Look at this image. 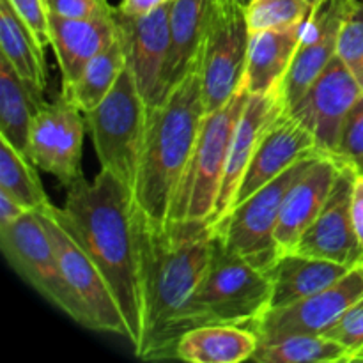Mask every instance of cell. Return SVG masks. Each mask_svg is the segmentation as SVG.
I'll list each match as a JSON object with an SVG mask.
<instances>
[{"label": "cell", "instance_id": "1", "mask_svg": "<svg viewBox=\"0 0 363 363\" xmlns=\"http://www.w3.org/2000/svg\"><path fill=\"white\" fill-rule=\"evenodd\" d=\"M142 293L140 360H176V346L188 332L191 301L208 268L215 225L169 222L158 225L131 209Z\"/></svg>", "mask_w": 363, "mask_h": 363}, {"label": "cell", "instance_id": "2", "mask_svg": "<svg viewBox=\"0 0 363 363\" xmlns=\"http://www.w3.org/2000/svg\"><path fill=\"white\" fill-rule=\"evenodd\" d=\"M64 208L52 213L92 259L124 315L133 353L142 339V293L131 209L133 194L108 170L92 183L82 177L66 188Z\"/></svg>", "mask_w": 363, "mask_h": 363}, {"label": "cell", "instance_id": "3", "mask_svg": "<svg viewBox=\"0 0 363 363\" xmlns=\"http://www.w3.org/2000/svg\"><path fill=\"white\" fill-rule=\"evenodd\" d=\"M201 52L186 77L149 110L133 202L158 225L169 223L170 206L188 165L202 119Z\"/></svg>", "mask_w": 363, "mask_h": 363}, {"label": "cell", "instance_id": "4", "mask_svg": "<svg viewBox=\"0 0 363 363\" xmlns=\"http://www.w3.org/2000/svg\"><path fill=\"white\" fill-rule=\"evenodd\" d=\"M269 273L229 250L215 233L208 268L191 301L188 332L204 325L250 328L269 311Z\"/></svg>", "mask_w": 363, "mask_h": 363}, {"label": "cell", "instance_id": "5", "mask_svg": "<svg viewBox=\"0 0 363 363\" xmlns=\"http://www.w3.org/2000/svg\"><path fill=\"white\" fill-rule=\"evenodd\" d=\"M248 98V89H240L222 108L204 116L194 152L174 195L169 222L213 223L230 142Z\"/></svg>", "mask_w": 363, "mask_h": 363}, {"label": "cell", "instance_id": "6", "mask_svg": "<svg viewBox=\"0 0 363 363\" xmlns=\"http://www.w3.org/2000/svg\"><path fill=\"white\" fill-rule=\"evenodd\" d=\"M84 117L101 169L133 194L149 110L128 64L106 98Z\"/></svg>", "mask_w": 363, "mask_h": 363}, {"label": "cell", "instance_id": "7", "mask_svg": "<svg viewBox=\"0 0 363 363\" xmlns=\"http://www.w3.org/2000/svg\"><path fill=\"white\" fill-rule=\"evenodd\" d=\"M250 23L238 0H213L201 46V92L204 113L222 108L245 87Z\"/></svg>", "mask_w": 363, "mask_h": 363}, {"label": "cell", "instance_id": "8", "mask_svg": "<svg viewBox=\"0 0 363 363\" xmlns=\"http://www.w3.org/2000/svg\"><path fill=\"white\" fill-rule=\"evenodd\" d=\"M319 155L308 156L269 181L255 194L234 206L215 225L216 236L229 250L247 259L255 268L268 273L282 252L275 241V229L280 208L294 181L312 165Z\"/></svg>", "mask_w": 363, "mask_h": 363}, {"label": "cell", "instance_id": "9", "mask_svg": "<svg viewBox=\"0 0 363 363\" xmlns=\"http://www.w3.org/2000/svg\"><path fill=\"white\" fill-rule=\"evenodd\" d=\"M52 206L45 211H39L38 215L55 248L64 282L80 308V326L92 332L112 333L130 340L124 315L105 277L73 240V236L64 229L62 223L55 218Z\"/></svg>", "mask_w": 363, "mask_h": 363}, {"label": "cell", "instance_id": "10", "mask_svg": "<svg viewBox=\"0 0 363 363\" xmlns=\"http://www.w3.org/2000/svg\"><path fill=\"white\" fill-rule=\"evenodd\" d=\"M0 250L11 268L46 301L80 325L82 315L59 268L55 248L35 211L0 227Z\"/></svg>", "mask_w": 363, "mask_h": 363}, {"label": "cell", "instance_id": "11", "mask_svg": "<svg viewBox=\"0 0 363 363\" xmlns=\"http://www.w3.org/2000/svg\"><path fill=\"white\" fill-rule=\"evenodd\" d=\"M170 0L144 14H126L116 7L119 39L126 64L147 110L165 99V71L170 50Z\"/></svg>", "mask_w": 363, "mask_h": 363}, {"label": "cell", "instance_id": "12", "mask_svg": "<svg viewBox=\"0 0 363 363\" xmlns=\"http://www.w3.org/2000/svg\"><path fill=\"white\" fill-rule=\"evenodd\" d=\"M87 130L84 112L60 92L53 103L38 110L28 138V158L38 169L48 172L69 188L84 177L82 144Z\"/></svg>", "mask_w": 363, "mask_h": 363}, {"label": "cell", "instance_id": "13", "mask_svg": "<svg viewBox=\"0 0 363 363\" xmlns=\"http://www.w3.org/2000/svg\"><path fill=\"white\" fill-rule=\"evenodd\" d=\"M360 298H363V264L351 269L328 289L319 291L289 307L269 308L250 330L257 335L259 344L275 342L296 333L323 335Z\"/></svg>", "mask_w": 363, "mask_h": 363}, {"label": "cell", "instance_id": "14", "mask_svg": "<svg viewBox=\"0 0 363 363\" xmlns=\"http://www.w3.org/2000/svg\"><path fill=\"white\" fill-rule=\"evenodd\" d=\"M362 92L357 78L335 55L287 112L311 131L321 155L333 156L344 119Z\"/></svg>", "mask_w": 363, "mask_h": 363}, {"label": "cell", "instance_id": "15", "mask_svg": "<svg viewBox=\"0 0 363 363\" xmlns=\"http://www.w3.org/2000/svg\"><path fill=\"white\" fill-rule=\"evenodd\" d=\"M354 169L350 163H342L339 177L332 188L325 208L311 227L303 233L293 252L311 257L357 268L363 264V248L354 234L351 220V190H353Z\"/></svg>", "mask_w": 363, "mask_h": 363}, {"label": "cell", "instance_id": "16", "mask_svg": "<svg viewBox=\"0 0 363 363\" xmlns=\"http://www.w3.org/2000/svg\"><path fill=\"white\" fill-rule=\"evenodd\" d=\"M357 0H323L305 25L293 64L284 78L287 108L314 84L330 60L337 55L340 28Z\"/></svg>", "mask_w": 363, "mask_h": 363}, {"label": "cell", "instance_id": "17", "mask_svg": "<svg viewBox=\"0 0 363 363\" xmlns=\"http://www.w3.org/2000/svg\"><path fill=\"white\" fill-rule=\"evenodd\" d=\"M284 110H287L284 82L264 94H250L243 113L238 121L236 130H234L233 142H230L213 223L222 220L230 211L238 186H240L241 179L247 172V167L254 156L255 149L261 144L262 137L269 130V126L275 123V119Z\"/></svg>", "mask_w": 363, "mask_h": 363}, {"label": "cell", "instance_id": "18", "mask_svg": "<svg viewBox=\"0 0 363 363\" xmlns=\"http://www.w3.org/2000/svg\"><path fill=\"white\" fill-rule=\"evenodd\" d=\"M314 155L321 152L311 131L300 121L294 119L287 110H284L255 149L247 172L238 186L233 208L286 172L294 163Z\"/></svg>", "mask_w": 363, "mask_h": 363}, {"label": "cell", "instance_id": "19", "mask_svg": "<svg viewBox=\"0 0 363 363\" xmlns=\"http://www.w3.org/2000/svg\"><path fill=\"white\" fill-rule=\"evenodd\" d=\"M340 170L342 162L333 156L319 155L294 181L282 202L275 229L277 247L282 254L293 252L305 230L318 218L332 194Z\"/></svg>", "mask_w": 363, "mask_h": 363}, {"label": "cell", "instance_id": "20", "mask_svg": "<svg viewBox=\"0 0 363 363\" xmlns=\"http://www.w3.org/2000/svg\"><path fill=\"white\" fill-rule=\"evenodd\" d=\"M48 18L52 48L62 74V89L73 85L84 67L119 39L113 13L96 18H62L50 13Z\"/></svg>", "mask_w": 363, "mask_h": 363}, {"label": "cell", "instance_id": "21", "mask_svg": "<svg viewBox=\"0 0 363 363\" xmlns=\"http://www.w3.org/2000/svg\"><path fill=\"white\" fill-rule=\"evenodd\" d=\"M305 25L307 21L252 32L245 71V87L250 94H264L282 84L296 55Z\"/></svg>", "mask_w": 363, "mask_h": 363}, {"label": "cell", "instance_id": "22", "mask_svg": "<svg viewBox=\"0 0 363 363\" xmlns=\"http://www.w3.org/2000/svg\"><path fill=\"white\" fill-rule=\"evenodd\" d=\"M353 268L328 259L286 252L279 257L272 269V305L269 308H282L298 303L312 294L339 282Z\"/></svg>", "mask_w": 363, "mask_h": 363}, {"label": "cell", "instance_id": "23", "mask_svg": "<svg viewBox=\"0 0 363 363\" xmlns=\"http://www.w3.org/2000/svg\"><path fill=\"white\" fill-rule=\"evenodd\" d=\"M213 0H170V50L165 98L190 71L201 52Z\"/></svg>", "mask_w": 363, "mask_h": 363}, {"label": "cell", "instance_id": "24", "mask_svg": "<svg viewBox=\"0 0 363 363\" xmlns=\"http://www.w3.org/2000/svg\"><path fill=\"white\" fill-rule=\"evenodd\" d=\"M0 55L13 66L32 96L45 105V92L48 89L45 48L7 0H0Z\"/></svg>", "mask_w": 363, "mask_h": 363}, {"label": "cell", "instance_id": "25", "mask_svg": "<svg viewBox=\"0 0 363 363\" xmlns=\"http://www.w3.org/2000/svg\"><path fill=\"white\" fill-rule=\"evenodd\" d=\"M259 347L250 328L240 325H204L190 330L176 346V360L190 363L248 362Z\"/></svg>", "mask_w": 363, "mask_h": 363}, {"label": "cell", "instance_id": "26", "mask_svg": "<svg viewBox=\"0 0 363 363\" xmlns=\"http://www.w3.org/2000/svg\"><path fill=\"white\" fill-rule=\"evenodd\" d=\"M41 103L16 71L0 55V137L28 156L30 128Z\"/></svg>", "mask_w": 363, "mask_h": 363}, {"label": "cell", "instance_id": "27", "mask_svg": "<svg viewBox=\"0 0 363 363\" xmlns=\"http://www.w3.org/2000/svg\"><path fill=\"white\" fill-rule=\"evenodd\" d=\"M126 67V55L121 39H117L105 52L98 53L73 85L60 89L64 96L77 106L80 112L87 113L94 110L106 98L117 78Z\"/></svg>", "mask_w": 363, "mask_h": 363}, {"label": "cell", "instance_id": "28", "mask_svg": "<svg viewBox=\"0 0 363 363\" xmlns=\"http://www.w3.org/2000/svg\"><path fill=\"white\" fill-rule=\"evenodd\" d=\"M250 362L257 363H335L351 362L342 344L326 335L296 333L275 342L259 344Z\"/></svg>", "mask_w": 363, "mask_h": 363}, {"label": "cell", "instance_id": "29", "mask_svg": "<svg viewBox=\"0 0 363 363\" xmlns=\"http://www.w3.org/2000/svg\"><path fill=\"white\" fill-rule=\"evenodd\" d=\"M0 191L14 199L27 211L39 213L52 206L34 162L2 137H0Z\"/></svg>", "mask_w": 363, "mask_h": 363}, {"label": "cell", "instance_id": "30", "mask_svg": "<svg viewBox=\"0 0 363 363\" xmlns=\"http://www.w3.org/2000/svg\"><path fill=\"white\" fill-rule=\"evenodd\" d=\"M323 0H254L247 7L250 30L289 27L308 21Z\"/></svg>", "mask_w": 363, "mask_h": 363}, {"label": "cell", "instance_id": "31", "mask_svg": "<svg viewBox=\"0 0 363 363\" xmlns=\"http://www.w3.org/2000/svg\"><path fill=\"white\" fill-rule=\"evenodd\" d=\"M337 55L344 60L363 89V0L353 4L340 28Z\"/></svg>", "mask_w": 363, "mask_h": 363}, {"label": "cell", "instance_id": "32", "mask_svg": "<svg viewBox=\"0 0 363 363\" xmlns=\"http://www.w3.org/2000/svg\"><path fill=\"white\" fill-rule=\"evenodd\" d=\"M333 158L353 167L363 160V92L344 119Z\"/></svg>", "mask_w": 363, "mask_h": 363}, {"label": "cell", "instance_id": "33", "mask_svg": "<svg viewBox=\"0 0 363 363\" xmlns=\"http://www.w3.org/2000/svg\"><path fill=\"white\" fill-rule=\"evenodd\" d=\"M323 335L342 344L350 351L351 362H353L354 357L360 353L363 347V298L351 305L344 312L342 318Z\"/></svg>", "mask_w": 363, "mask_h": 363}, {"label": "cell", "instance_id": "34", "mask_svg": "<svg viewBox=\"0 0 363 363\" xmlns=\"http://www.w3.org/2000/svg\"><path fill=\"white\" fill-rule=\"evenodd\" d=\"M20 20L30 28L43 48L52 46V34H50V11L46 0H7Z\"/></svg>", "mask_w": 363, "mask_h": 363}, {"label": "cell", "instance_id": "35", "mask_svg": "<svg viewBox=\"0 0 363 363\" xmlns=\"http://www.w3.org/2000/svg\"><path fill=\"white\" fill-rule=\"evenodd\" d=\"M50 13L62 18H96L112 14L108 0H46Z\"/></svg>", "mask_w": 363, "mask_h": 363}, {"label": "cell", "instance_id": "36", "mask_svg": "<svg viewBox=\"0 0 363 363\" xmlns=\"http://www.w3.org/2000/svg\"><path fill=\"white\" fill-rule=\"evenodd\" d=\"M351 220H353L358 243L363 248V172L360 170L354 172L353 190H351Z\"/></svg>", "mask_w": 363, "mask_h": 363}, {"label": "cell", "instance_id": "37", "mask_svg": "<svg viewBox=\"0 0 363 363\" xmlns=\"http://www.w3.org/2000/svg\"><path fill=\"white\" fill-rule=\"evenodd\" d=\"M27 213V209L21 204H18L14 199L0 191V227H6L20 220Z\"/></svg>", "mask_w": 363, "mask_h": 363}, {"label": "cell", "instance_id": "38", "mask_svg": "<svg viewBox=\"0 0 363 363\" xmlns=\"http://www.w3.org/2000/svg\"><path fill=\"white\" fill-rule=\"evenodd\" d=\"M165 2H169V0H121L117 9L126 14H144Z\"/></svg>", "mask_w": 363, "mask_h": 363}, {"label": "cell", "instance_id": "39", "mask_svg": "<svg viewBox=\"0 0 363 363\" xmlns=\"http://www.w3.org/2000/svg\"><path fill=\"white\" fill-rule=\"evenodd\" d=\"M353 362H363V347H362L360 353H358L357 357H354V360H353Z\"/></svg>", "mask_w": 363, "mask_h": 363}, {"label": "cell", "instance_id": "40", "mask_svg": "<svg viewBox=\"0 0 363 363\" xmlns=\"http://www.w3.org/2000/svg\"><path fill=\"white\" fill-rule=\"evenodd\" d=\"M238 2H240V4H243L245 7H248V6H250L252 2H254V0H238Z\"/></svg>", "mask_w": 363, "mask_h": 363}, {"label": "cell", "instance_id": "41", "mask_svg": "<svg viewBox=\"0 0 363 363\" xmlns=\"http://www.w3.org/2000/svg\"><path fill=\"white\" fill-rule=\"evenodd\" d=\"M354 169H357V170H360V172H363V160H362L360 163H358V165H354Z\"/></svg>", "mask_w": 363, "mask_h": 363}]
</instances>
